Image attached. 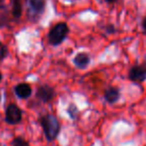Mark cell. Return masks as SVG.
Listing matches in <instances>:
<instances>
[{"mask_svg":"<svg viewBox=\"0 0 146 146\" xmlns=\"http://www.w3.org/2000/svg\"><path fill=\"white\" fill-rule=\"evenodd\" d=\"M73 64L79 69H86L90 64V56L86 52H79L73 58Z\"/></svg>","mask_w":146,"mask_h":146,"instance_id":"9","label":"cell"},{"mask_svg":"<svg viewBox=\"0 0 146 146\" xmlns=\"http://www.w3.org/2000/svg\"><path fill=\"white\" fill-rule=\"evenodd\" d=\"M104 29H105V31L108 33V34H111V33H114L115 32V27L113 26V25H107V26L104 27Z\"/></svg>","mask_w":146,"mask_h":146,"instance_id":"14","label":"cell"},{"mask_svg":"<svg viewBox=\"0 0 146 146\" xmlns=\"http://www.w3.org/2000/svg\"><path fill=\"white\" fill-rule=\"evenodd\" d=\"M12 4V15L14 18L18 19L22 15V4L21 0H11Z\"/></svg>","mask_w":146,"mask_h":146,"instance_id":"10","label":"cell"},{"mask_svg":"<svg viewBox=\"0 0 146 146\" xmlns=\"http://www.w3.org/2000/svg\"><path fill=\"white\" fill-rule=\"evenodd\" d=\"M128 78L134 83H142L146 80V70L143 65H134L128 71Z\"/></svg>","mask_w":146,"mask_h":146,"instance_id":"6","label":"cell"},{"mask_svg":"<svg viewBox=\"0 0 146 146\" xmlns=\"http://www.w3.org/2000/svg\"><path fill=\"white\" fill-rule=\"evenodd\" d=\"M142 65H143V67H144V68H145V70H146V60L144 61L143 63H142Z\"/></svg>","mask_w":146,"mask_h":146,"instance_id":"18","label":"cell"},{"mask_svg":"<svg viewBox=\"0 0 146 146\" xmlns=\"http://www.w3.org/2000/svg\"><path fill=\"white\" fill-rule=\"evenodd\" d=\"M8 54V49L7 47L3 44L2 42H0V61H2L5 57Z\"/></svg>","mask_w":146,"mask_h":146,"instance_id":"13","label":"cell"},{"mask_svg":"<svg viewBox=\"0 0 146 146\" xmlns=\"http://www.w3.org/2000/svg\"><path fill=\"white\" fill-rule=\"evenodd\" d=\"M55 95H56V93H55L54 88L47 85V84L38 86L36 93H35V96H36L37 99L39 101L43 102V103H48V102L52 101Z\"/></svg>","mask_w":146,"mask_h":146,"instance_id":"5","label":"cell"},{"mask_svg":"<svg viewBox=\"0 0 146 146\" xmlns=\"http://www.w3.org/2000/svg\"><path fill=\"white\" fill-rule=\"evenodd\" d=\"M38 122L42 127L47 141H54L57 138V136L59 135V132L61 129L60 122L58 121L56 116L50 113L44 114V115H41L39 117Z\"/></svg>","mask_w":146,"mask_h":146,"instance_id":"1","label":"cell"},{"mask_svg":"<svg viewBox=\"0 0 146 146\" xmlns=\"http://www.w3.org/2000/svg\"><path fill=\"white\" fill-rule=\"evenodd\" d=\"M103 97L106 102L109 104H114L119 100L120 98V90L117 87L114 86H109V87L105 88L103 91Z\"/></svg>","mask_w":146,"mask_h":146,"instance_id":"7","label":"cell"},{"mask_svg":"<svg viewBox=\"0 0 146 146\" xmlns=\"http://www.w3.org/2000/svg\"><path fill=\"white\" fill-rule=\"evenodd\" d=\"M14 93L20 99H27L32 94V88L28 83H19L14 87Z\"/></svg>","mask_w":146,"mask_h":146,"instance_id":"8","label":"cell"},{"mask_svg":"<svg viewBox=\"0 0 146 146\" xmlns=\"http://www.w3.org/2000/svg\"><path fill=\"white\" fill-rule=\"evenodd\" d=\"M105 1H106L107 3H114V2L116 1V0H105Z\"/></svg>","mask_w":146,"mask_h":146,"instance_id":"17","label":"cell"},{"mask_svg":"<svg viewBox=\"0 0 146 146\" xmlns=\"http://www.w3.org/2000/svg\"><path fill=\"white\" fill-rule=\"evenodd\" d=\"M0 9H3V10L6 9V5H5L4 0H0Z\"/></svg>","mask_w":146,"mask_h":146,"instance_id":"16","label":"cell"},{"mask_svg":"<svg viewBox=\"0 0 146 146\" xmlns=\"http://www.w3.org/2000/svg\"><path fill=\"white\" fill-rule=\"evenodd\" d=\"M46 7L45 0H27V17L32 22H37Z\"/></svg>","mask_w":146,"mask_h":146,"instance_id":"3","label":"cell"},{"mask_svg":"<svg viewBox=\"0 0 146 146\" xmlns=\"http://www.w3.org/2000/svg\"><path fill=\"white\" fill-rule=\"evenodd\" d=\"M69 33V27L65 22H59L51 27L49 30L47 39L48 43L52 46H58L60 45Z\"/></svg>","mask_w":146,"mask_h":146,"instance_id":"2","label":"cell"},{"mask_svg":"<svg viewBox=\"0 0 146 146\" xmlns=\"http://www.w3.org/2000/svg\"><path fill=\"white\" fill-rule=\"evenodd\" d=\"M0 99H1V94H0Z\"/></svg>","mask_w":146,"mask_h":146,"instance_id":"20","label":"cell"},{"mask_svg":"<svg viewBox=\"0 0 146 146\" xmlns=\"http://www.w3.org/2000/svg\"><path fill=\"white\" fill-rule=\"evenodd\" d=\"M11 145L12 146H30L28 142L23 137H20V136H17V137L13 138L12 141H11Z\"/></svg>","mask_w":146,"mask_h":146,"instance_id":"12","label":"cell"},{"mask_svg":"<svg viewBox=\"0 0 146 146\" xmlns=\"http://www.w3.org/2000/svg\"><path fill=\"white\" fill-rule=\"evenodd\" d=\"M66 112L67 114L69 115V117L71 118V119L75 120L76 118L78 117V115H79V109L77 108V106L75 105L74 103H70L68 105V107H67L66 109Z\"/></svg>","mask_w":146,"mask_h":146,"instance_id":"11","label":"cell"},{"mask_svg":"<svg viewBox=\"0 0 146 146\" xmlns=\"http://www.w3.org/2000/svg\"><path fill=\"white\" fill-rule=\"evenodd\" d=\"M141 26H142V29H143L144 33H146V16L142 19V22H141Z\"/></svg>","mask_w":146,"mask_h":146,"instance_id":"15","label":"cell"},{"mask_svg":"<svg viewBox=\"0 0 146 146\" xmlns=\"http://www.w3.org/2000/svg\"><path fill=\"white\" fill-rule=\"evenodd\" d=\"M1 80H2V73L0 72V82H1Z\"/></svg>","mask_w":146,"mask_h":146,"instance_id":"19","label":"cell"},{"mask_svg":"<svg viewBox=\"0 0 146 146\" xmlns=\"http://www.w3.org/2000/svg\"><path fill=\"white\" fill-rule=\"evenodd\" d=\"M22 110L15 103H10L5 109V122L10 125H16L22 120Z\"/></svg>","mask_w":146,"mask_h":146,"instance_id":"4","label":"cell"}]
</instances>
